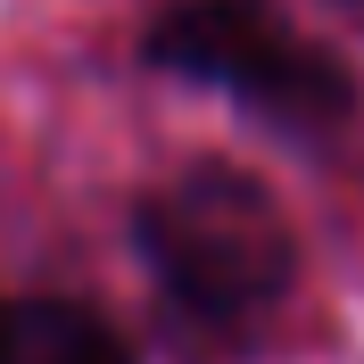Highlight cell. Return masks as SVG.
<instances>
[{
  "label": "cell",
  "instance_id": "4",
  "mask_svg": "<svg viewBox=\"0 0 364 364\" xmlns=\"http://www.w3.org/2000/svg\"><path fill=\"white\" fill-rule=\"evenodd\" d=\"M340 9H348V17H364V0H340Z\"/></svg>",
  "mask_w": 364,
  "mask_h": 364
},
{
  "label": "cell",
  "instance_id": "1",
  "mask_svg": "<svg viewBox=\"0 0 364 364\" xmlns=\"http://www.w3.org/2000/svg\"><path fill=\"white\" fill-rule=\"evenodd\" d=\"M141 257L174 298L215 340H240L290 298V215L265 199V182L232 174V166H182L141 199Z\"/></svg>",
  "mask_w": 364,
  "mask_h": 364
},
{
  "label": "cell",
  "instance_id": "2",
  "mask_svg": "<svg viewBox=\"0 0 364 364\" xmlns=\"http://www.w3.org/2000/svg\"><path fill=\"white\" fill-rule=\"evenodd\" d=\"M149 58L166 75L232 91L240 108L273 116V124H340L348 116V75L340 58H323L306 33L273 17L265 0H182L149 33Z\"/></svg>",
  "mask_w": 364,
  "mask_h": 364
},
{
  "label": "cell",
  "instance_id": "3",
  "mask_svg": "<svg viewBox=\"0 0 364 364\" xmlns=\"http://www.w3.org/2000/svg\"><path fill=\"white\" fill-rule=\"evenodd\" d=\"M0 364H133V356L91 306L25 298L17 315H0Z\"/></svg>",
  "mask_w": 364,
  "mask_h": 364
}]
</instances>
